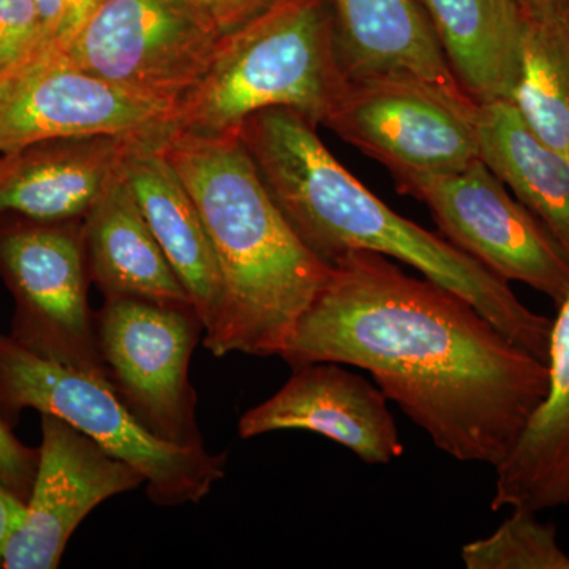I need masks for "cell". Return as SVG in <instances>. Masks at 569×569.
Listing matches in <instances>:
<instances>
[{"label": "cell", "mask_w": 569, "mask_h": 569, "mask_svg": "<svg viewBox=\"0 0 569 569\" xmlns=\"http://www.w3.org/2000/svg\"><path fill=\"white\" fill-rule=\"evenodd\" d=\"M280 358L337 362L373 377L433 445L496 468L548 396V362L505 336L462 296L355 250L296 326Z\"/></svg>", "instance_id": "1"}, {"label": "cell", "mask_w": 569, "mask_h": 569, "mask_svg": "<svg viewBox=\"0 0 569 569\" xmlns=\"http://www.w3.org/2000/svg\"><path fill=\"white\" fill-rule=\"evenodd\" d=\"M238 134L284 219L326 263L355 250L402 261L548 361L552 320L523 306L507 280L443 234L392 211L337 162L312 122L287 108H268L250 116Z\"/></svg>", "instance_id": "2"}, {"label": "cell", "mask_w": 569, "mask_h": 569, "mask_svg": "<svg viewBox=\"0 0 569 569\" xmlns=\"http://www.w3.org/2000/svg\"><path fill=\"white\" fill-rule=\"evenodd\" d=\"M159 146L200 212L222 277V316L204 347L217 358L280 356L331 264L295 233L238 133H171Z\"/></svg>", "instance_id": "3"}, {"label": "cell", "mask_w": 569, "mask_h": 569, "mask_svg": "<svg viewBox=\"0 0 569 569\" xmlns=\"http://www.w3.org/2000/svg\"><path fill=\"white\" fill-rule=\"evenodd\" d=\"M347 81L332 0H269L222 33L208 70L178 103L173 133L234 134L268 108L325 126Z\"/></svg>", "instance_id": "4"}, {"label": "cell", "mask_w": 569, "mask_h": 569, "mask_svg": "<svg viewBox=\"0 0 569 569\" xmlns=\"http://www.w3.org/2000/svg\"><path fill=\"white\" fill-rule=\"evenodd\" d=\"M69 422L144 477L160 507L200 503L227 473V452L176 447L133 417L107 378L41 358L0 332V418L14 426L21 411Z\"/></svg>", "instance_id": "5"}, {"label": "cell", "mask_w": 569, "mask_h": 569, "mask_svg": "<svg viewBox=\"0 0 569 569\" xmlns=\"http://www.w3.org/2000/svg\"><path fill=\"white\" fill-rule=\"evenodd\" d=\"M0 276L17 305L10 336L18 343L107 378L89 306L82 220L41 223L0 216Z\"/></svg>", "instance_id": "6"}, {"label": "cell", "mask_w": 569, "mask_h": 569, "mask_svg": "<svg viewBox=\"0 0 569 569\" xmlns=\"http://www.w3.org/2000/svg\"><path fill=\"white\" fill-rule=\"evenodd\" d=\"M107 378L149 432L176 447L203 449L190 361L204 325L193 307L107 299L96 313Z\"/></svg>", "instance_id": "7"}, {"label": "cell", "mask_w": 569, "mask_h": 569, "mask_svg": "<svg viewBox=\"0 0 569 569\" xmlns=\"http://www.w3.org/2000/svg\"><path fill=\"white\" fill-rule=\"evenodd\" d=\"M176 111L74 66L62 52H40L0 78V156L82 138L159 144L173 133Z\"/></svg>", "instance_id": "8"}, {"label": "cell", "mask_w": 569, "mask_h": 569, "mask_svg": "<svg viewBox=\"0 0 569 569\" xmlns=\"http://www.w3.org/2000/svg\"><path fill=\"white\" fill-rule=\"evenodd\" d=\"M220 37L192 0H100L58 52L97 77L178 108L208 70Z\"/></svg>", "instance_id": "9"}, {"label": "cell", "mask_w": 569, "mask_h": 569, "mask_svg": "<svg viewBox=\"0 0 569 569\" xmlns=\"http://www.w3.org/2000/svg\"><path fill=\"white\" fill-rule=\"evenodd\" d=\"M417 198L451 244L501 279L529 284L561 305L569 295V260L537 217L508 193L481 159L460 170L395 178Z\"/></svg>", "instance_id": "10"}, {"label": "cell", "mask_w": 569, "mask_h": 569, "mask_svg": "<svg viewBox=\"0 0 569 569\" xmlns=\"http://www.w3.org/2000/svg\"><path fill=\"white\" fill-rule=\"evenodd\" d=\"M478 107L451 102L421 82L365 78L347 81L325 127L392 178L445 173L479 159Z\"/></svg>", "instance_id": "11"}, {"label": "cell", "mask_w": 569, "mask_h": 569, "mask_svg": "<svg viewBox=\"0 0 569 569\" xmlns=\"http://www.w3.org/2000/svg\"><path fill=\"white\" fill-rule=\"evenodd\" d=\"M144 477L69 422L41 415L39 466L3 569H54L82 520L107 501L144 486Z\"/></svg>", "instance_id": "12"}, {"label": "cell", "mask_w": 569, "mask_h": 569, "mask_svg": "<svg viewBox=\"0 0 569 569\" xmlns=\"http://www.w3.org/2000/svg\"><path fill=\"white\" fill-rule=\"evenodd\" d=\"M293 370L280 391L239 419L241 438L307 430L342 445L372 466H387L403 455L380 388L337 362H309Z\"/></svg>", "instance_id": "13"}, {"label": "cell", "mask_w": 569, "mask_h": 569, "mask_svg": "<svg viewBox=\"0 0 569 569\" xmlns=\"http://www.w3.org/2000/svg\"><path fill=\"white\" fill-rule=\"evenodd\" d=\"M137 142L123 138L56 140L2 156L0 216L41 223L84 220L121 173Z\"/></svg>", "instance_id": "14"}, {"label": "cell", "mask_w": 569, "mask_h": 569, "mask_svg": "<svg viewBox=\"0 0 569 569\" xmlns=\"http://www.w3.org/2000/svg\"><path fill=\"white\" fill-rule=\"evenodd\" d=\"M337 47L348 80L403 78L475 108L417 0H332Z\"/></svg>", "instance_id": "15"}, {"label": "cell", "mask_w": 569, "mask_h": 569, "mask_svg": "<svg viewBox=\"0 0 569 569\" xmlns=\"http://www.w3.org/2000/svg\"><path fill=\"white\" fill-rule=\"evenodd\" d=\"M159 144H133L123 176L208 336L222 316V277L200 212Z\"/></svg>", "instance_id": "16"}, {"label": "cell", "mask_w": 569, "mask_h": 569, "mask_svg": "<svg viewBox=\"0 0 569 569\" xmlns=\"http://www.w3.org/2000/svg\"><path fill=\"white\" fill-rule=\"evenodd\" d=\"M550 331L548 396L507 458L496 467L490 508L542 509L569 503V295Z\"/></svg>", "instance_id": "17"}, {"label": "cell", "mask_w": 569, "mask_h": 569, "mask_svg": "<svg viewBox=\"0 0 569 569\" xmlns=\"http://www.w3.org/2000/svg\"><path fill=\"white\" fill-rule=\"evenodd\" d=\"M82 236L89 276L107 299L134 298L193 307L153 238L126 181L123 167L82 220Z\"/></svg>", "instance_id": "18"}, {"label": "cell", "mask_w": 569, "mask_h": 569, "mask_svg": "<svg viewBox=\"0 0 569 569\" xmlns=\"http://www.w3.org/2000/svg\"><path fill=\"white\" fill-rule=\"evenodd\" d=\"M462 88L478 104L511 100L526 17L518 0H417Z\"/></svg>", "instance_id": "19"}, {"label": "cell", "mask_w": 569, "mask_h": 569, "mask_svg": "<svg viewBox=\"0 0 569 569\" xmlns=\"http://www.w3.org/2000/svg\"><path fill=\"white\" fill-rule=\"evenodd\" d=\"M479 159L548 228L569 260V157L552 148L511 100L479 104Z\"/></svg>", "instance_id": "20"}, {"label": "cell", "mask_w": 569, "mask_h": 569, "mask_svg": "<svg viewBox=\"0 0 569 569\" xmlns=\"http://www.w3.org/2000/svg\"><path fill=\"white\" fill-rule=\"evenodd\" d=\"M511 102L539 138L569 157V14L526 17Z\"/></svg>", "instance_id": "21"}, {"label": "cell", "mask_w": 569, "mask_h": 569, "mask_svg": "<svg viewBox=\"0 0 569 569\" xmlns=\"http://www.w3.org/2000/svg\"><path fill=\"white\" fill-rule=\"evenodd\" d=\"M462 560L468 569H569L556 526L527 509H512L496 533L463 546Z\"/></svg>", "instance_id": "22"}, {"label": "cell", "mask_w": 569, "mask_h": 569, "mask_svg": "<svg viewBox=\"0 0 569 569\" xmlns=\"http://www.w3.org/2000/svg\"><path fill=\"white\" fill-rule=\"evenodd\" d=\"M39 50L36 0H0V78L31 61Z\"/></svg>", "instance_id": "23"}, {"label": "cell", "mask_w": 569, "mask_h": 569, "mask_svg": "<svg viewBox=\"0 0 569 569\" xmlns=\"http://www.w3.org/2000/svg\"><path fill=\"white\" fill-rule=\"evenodd\" d=\"M40 52L63 51L89 20L100 0H36Z\"/></svg>", "instance_id": "24"}, {"label": "cell", "mask_w": 569, "mask_h": 569, "mask_svg": "<svg viewBox=\"0 0 569 569\" xmlns=\"http://www.w3.org/2000/svg\"><path fill=\"white\" fill-rule=\"evenodd\" d=\"M39 466V449L21 443L11 427L0 418V486L22 501L31 497L33 479Z\"/></svg>", "instance_id": "25"}, {"label": "cell", "mask_w": 569, "mask_h": 569, "mask_svg": "<svg viewBox=\"0 0 569 569\" xmlns=\"http://www.w3.org/2000/svg\"><path fill=\"white\" fill-rule=\"evenodd\" d=\"M224 33L249 20L269 0H192Z\"/></svg>", "instance_id": "26"}, {"label": "cell", "mask_w": 569, "mask_h": 569, "mask_svg": "<svg viewBox=\"0 0 569 569\" xmlns=\"http://www.w3.org/2000/svg\"><path fill=\"white\" fill-rule=\"evenodd\" d=\"M26 515V501L0 486V568L10 539L20 529Z\"/></svg>", "instance_id": "27"}, {"label": "cell", "mask_w": 569, "mask_h": 569, "mask_svg": "<svg viewBox=\"0 0 569 569\" xmlns=\"http://www.w3.org/2000/svg\"><path fill=\"white\" fill-rule=\"evenodd\" d=\"M523 17L546 18L569 14V0H518Z\"/></svg>", "instance_id": "28"}, {"label": "cell", "mask_w": 569, "mask_h": 569, "mask_svg": "<svg viewBox=\"0 0 569 569\" xmlns=\"http://www.w3.org/2000/svg\"><path fill=\"white\" fill-rule=\"evenodd\" d=\"M0 162H2V156H0Z\"/></svg>", "instance_id": "29"}]
</instances>
